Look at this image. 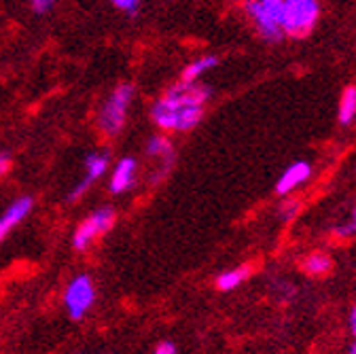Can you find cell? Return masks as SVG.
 <instances>
[{
	"mask_svg": "<svg viewBox=\"0 0 356 354\" xmlns=\"http://www.w3.org/2000/svg\"><path fill=\"white\" fill-rule=\"evenodd\" d=\"M204 117V106H176L165 96L151 108L153 123L163 131H189Z\"/></svg>",
	"mask_w": 356,
	"mask_h": 354,
	"instance_id": "obj_1",
	"label": "cell"
},
{
	"mask_svg": "<svg viewBox=\"0 0 356 354\" xmlns=\"http://www.w3.org/2000/svg\"><path fill=\"white\" fill-rule=\"evenodd\" d=\"M134 100V85L121 83L111 92L98 113V129L104 136H117L125 125L129 104Z\"/></svg>",
	"mask_w": 356,
	"mask_h": 354,
	"instance_id": "obj_2",
	"label": "cell"
},
{
	"mask_svg": "<svg viewBox=\"0 0 356 354\" xmlns=\"http://www.w3.org/2000/svg\"><path fill=\"white\" fill-rule=\"evenodd\" d=\"M321 17L318 0H284V9L280 15V26L286 36L305 38Z\"/></svg>",
	"mask_w": 356,
	"mask_h": 354,
	"instance_id": "obj_3",
	"label": "cell"
},
{
	"mask_svg": "<svg viewBox=\"0 0 356 354\" xmlns=\"http://www.w3.org/2000/svg\"><path fill=\"white\" fill-rule=\"evenodd\" d=\"M94 301H96V287L87 274L74 276L68 282L64 293V305L72 321H81L89 312V307L94 305Z\"/></svg>",
	"mask_w": 356,
	"mask_h": 354,
	"instance_id": "obj_4",
	"label": "cell"
},
{
	"mask_svg": "<svg viewBox=\"0 0 356 354\" xmlns=\"http://www.w3.org/2000/svg\"><path fill=\"white\" fill-rule=\"evenodd\" d=\"M115 225V210L113 208H100L96 212L89 214L83 223L74 230L72 236V246L76 250H85L96 238L104 236L111 227Z\"/></svg>",
	"mask_w": 356,
	"mask_h": 354,
	"instance_id": "obj_5",
	"label": "cell"
},
{
	"mask_svg": "<svg viewBox=\"0 0 356 354\" xmlns=\"http://www.w3.org/2000/svg\"><path fill=\"white\" fill-rule=\"evenodd\" d=\"M244 13L250 19V24L257 28L263 40L267 42H280L286 34L274 13H270L261 0H244Z\"/></svg>",
	"mask_w": 356,
	"mask_h": 354,
	"instance_id": "obj_6",
	"label": "cell"
},
{
	"mask_svg": "<svg viewBox=\"0 0 356 354\" xmlns=\"http://www.w3.org/2000/svg\"><path fill=\"white\" fill-rule=\"evenodd\" d=\"M108 163H111V155L106 151H94L89 153L85 159H83V166H85V176L72 187V191L68 193V202H76L81 200L87 189L92 187L100 176L108 170Z\"/></svg>",
	"mask_w": 356,
	"mask_h": 354,
	"instance_id": "obj_7",
	"label": "cell"
},
{
	"mask_svg": "<svg viewBox=\"0 0 356 354\" xmlns=\"http://www.w3.org/2000/svg\"><path fill=\"white\" fill-rule=\"evenodd\" d=\"M136 159L134 157H123L117 161L113 174H111V193L119 195L125 193L134 187V181H136Z\"/></svg>",
	"mask_w": 356,
	"mask_h": 354,
	"instance_id": "obj_8",
	"label": "cell"
},
{
	"mask_svg": "<svg viewBox=\"0 0 356 354\" xmlns=\"http://www.w3.org/2000/svg\"><path fill=\"white\" fill-rule=\"evenodd\" d=\"M32 206H34V200L26 195V198L15 200V202L5 210V214L0 216V242H3V240L11 234V230L17 227V225L22 223V220L30 214Z\"/></svg>",
	"mask_w": 356,
	"mask_h": 354,
	"instance_id": "obj_9",
	"label": "cell"
},
{
	"mask_svg": "<svg viewBox=\"0 0 356 354\" xmlns=\"http://www.w3.org/2000/svg\"><path fill=\"white\" fill-rule=\"evenodd\" d=\"M309 176H312V166L307 161H295V163H291L282 172V176H280L278 183H276V193L278 195H289L293 189H297L299 185H303L309 179Z\"/></svg>",
	"mask_w": 356,
	"mask_h": 354,
	"instance_id": "obj_10",
	"label": "cell"
},
{
	"mask_svg": "<svg viewBox=\"0 0 356 354\" xmlns=\"http://www.w3.org/2000/svg\"><path fill=\"white\" fill-rule=\"evenodd\" d=\"M147 155L161 159V168H159V176H157V181H161L163 176L170 172L172 163H174V147H172L170 138H165V136H151V140L147 143Z\"/></svg>",
	"mask_w": 356,
	"mask_h": 354,
	"instance_id": "obj_11",
	"label": "cell"
},
{
	"mask_svg": "<svg viewBox=\"0 0 356 354\" xmlns=\"http://www.w3.org/2000/svg\"><path fill=\"white\" fill-rule=\"evenodd\" d=\"M301 268H303V272L309 274V276H325L327 272H331L333 261H331V257H329L327 252L316 250V252H309V255L303 259Z\"/></svg>",
	"mask_w": 356,
	"mask_h": 354,
	"instance_id": "obj_12",
	"label": "cell"
},
{
	"mask_svg": "<svg viewBox=\"0 0 356 354\" xmlns=\"http://www.w3.org/2000/svg\"><path fill=\"white\" fill-rule=\"evenodd\" d=\"M216 66H218V58H216V56H202L200 60L191 62V64L183 70L181 81H185V83H197L206 72H210V70L216 68Z\"/></svg>",
	"mask_w": 356,
	"mask_h": 354,
	"instance_id": "obj_13",
	"label": "cell"
},
{
	"mask_svg": "<svg viewBox=\"0 0 356 354\" xmlns=\"http://www.w3.org/2000/svg\"><path fill=\"white\" fill-rule=\"evenodd\" d=\"M337 119L346 127L356 119V85H350L343 90L339 98V108H337Z\"/></svg>",
	"mask_w": 356,
	"mask_h": 354,
	"instance_id": "obj_14",
	"label": "cell"
},
{
	"mask_svg": "<svg viewBox=\"0 0 356 354\" xmlns=\"http://www.w3.org/2000/svg\"><path fill=\"white\" fill-rule=\"evenodd\" d=\"M248 276H250V268H248V265H242V268L222 272V274L216 278V287H218V291H225V293H227V291L238 289Z\"/></svg>",
	"mask_w": 356,
	"mask_h": 354,
	"instance_id": "obj_15",
	"label": "cell"
},
{
	"mask_svg": "<svg viewBox=\"0 0 356 354\" xmlns=\"http://www.w3.org/2000/svg\"><path fill=\"white\" fill-rule=\"evenodd\" d=\"M111 3H113V7H117L119 11H123V13H127L129 17H134V15H138L143 0H111Z\"/></svg>",
	"mask_w": 356,
	"mask_h": 354,
	"instance_id": "obj_16",
	"label": "cell"
},
{
	"mask_svg": "<svg viewBox=\"0 0 356 354\" xmlns=\"http://www.w3.org/2000/svg\"><path fill=\"white\" fill-rule=\"evenodd\" d=\"M299 212V202L297 200H289V202H284L282 206H280V220H289L295 216Z\"/></svg>",
	"mask_w": 356,
	"mask_h": 354,
	"instance_id": "obj_17",
	"label": "cell"
},
{
	"mask_svg": "<svg viewBox=\"0 0 356 354\" xmlns=\"http://www.w3.org/2000/svg\"><path fill=\"white\" fill-rule=\"evenodd\" d=\"M56 3H58V0H30V9L34 13L42 15V13H47L49 9H54Z\"/></svg>",
	"mask_w": 356,
	"mask_h": 354,
	"instance_id": "obj_18",
	"label": "cell"
},
{
	"mask_svg": "<svg viewBox=\"0 0 356 354\" xmlns=\"http://www.w3.org/2000/svg\"><path fill=\"white\" fill-rule=\"evenodd\" d=\"M263 3V7L270 11V13H274L276 17H278V22H280V15H282V9H284V0H261Z\"/></svg>",
	"mask_w": 356,
	"mask_h": 354,
	"instance_id": "obj_19",
	"label": "cell"
},
{
	"mask_svg": "<svg viewBox=\"0 0 356 354\" xmlns=\"http://www.w3.org/2000/svg\"><path fill=\"white\" fill-rule=\"evenodd\" d=\"M356 234V225H354V220H348L346 225H339L337 230H335V236L337 238H352Z\"/></svg>",
	"mask_w": 356,
	"mask_h": 354,
	"instance_id": "obj_20",
	"label": "cell"
},
{
	"mask_svg": "<svg viewBox=\"0 0 356 354\" xmlns=\"http://www.w3.org/2000/svg\"><path fill=\"white\" fill-rule=\"evenodd\" d=\"M153 354H176V346L172 341H161V344H157Z\"/></svg>",
	"mask_w": 356,
	"mask_h": 354,
	"instance_id": "obj_21",
	"label": "cell"
},
{
	"mask_svg": "<svg viewBox=\"0 0 356 354\" xmlns=\"http://www.w3.org/2000/svg\"><path fill=\"white\" fill-rule=\"evenodd\" d=\"M11 157L7 153H0V176H5L9 170H11Z\"/></svg>",
	"mask_w": 356,
	"mask_h": 354,
	"instance_id": "obj_22",
	"label": "cell"
},
{
	"mask_svg": "<svg viewBox=\"0 0 356 354\" xmlns=\"http://www.w3.org/2000/svg\"><path fill=\"white\" fill-rule=\"evenodd\" d=\"M350 331L356 337V307L352 309V314H350Z\"/></svg>",
	"mask_w": 356,
	"mask_h": 354,
	"instance_id": "obj_23",
	"label": "cell"
},
{
	"mask_svg": "<svg viewBox=\"0 0 356 354\" xmlns=\"http://www.w3.org/2000/svg\"><path fill=\"white\" fill-rule=\"evenodd\" d=\"M348 354H356V341H354V344L350 346V350H348Z\"/></svg>",
	"mask_w": 356,
	"mask_h": 354,
	"instance_id": "obj_24",
	"label": "cell"
},
{
	"mask_svg": "<svg viewBox=\"0 0 356 354\" xmlns=\"http://www.w3.org/2000/svg\"><path fill=\"white\" fill-rule=\"evenodd\" d=\"M352 220H354V225H356V208H354V212H352Z\"/></svg>",
	"mask_w": 356,
	"mask_h": 354,
	"instance_id": "obj_25",
	"label": "cell"
}]
</instances>
